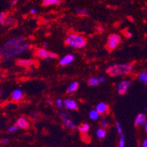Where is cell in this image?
Wrapping results in <instances>:
<instances>
[{
    "instance_id": "obj_12",
    "label": "cell",
    "mask_w": 147,
    "mask_h": 147,
    "mask_svg": "<svg viewBox=\"0 0 147 147\" xmlns=\"http://www.w3.org/2000/svg\"><path fill=\"white\" fill-rule=\"evenodd\" d=\"M16 125L19 128L27 129L30 126V123L24 117H19L16 121Z\"/></svg>"
},
{
    "instance_id": "obj_22",
    "label": "cell",
    "mask_w": 147,
    "mask_h": 147,
    "mask_svg": "<svg viewBox=\"0 0 147 147\" xmlns=\"http://www.w3.org/2000/svg\"><path fill=\"white\" fill-rule=\"evenodd\" d=\"M99 115H100V114L97 112L96 110H92L89 113V118H90V119H91V120L95 121L99 119Z\"/></svg>"
},
{
    "instance_id": "obj_20",
    "label": "cell",
    "mask_w": 147,
    "mask_h": 147,
    "mask_svg": "<svg viewBox=\"0 0 147 147\" xmlns=\"http://www.w3.org/2000/svg\"><path fill=\"white\" fill-rule=\"evenodd\" d=\"M99 83L100 82L99 81V79L96 78V77H90L88 80V84L90 86H98Z\"/></svg>"
},
{
    "instance_id": "obj_27",
    "label": "cell",
    "mask_w": 147,
    "mask_h": 147,
    "mask_svg": "<svg viewBox=\"0 0 147 147\" xmlns=\"http://www.w3.org/2000/svg\"><path fill=\"white\" fill-rule=\"evenodd\" d=\"M81 138H82V140H83L84 142H89L90 141V138H89L88 136L86 133L82 134Z\"/></svg>"
},
{
    "instance_id": "obj_8",
    "label": "cell",
    "mask_w": 147,
    "mask_h": 147,
    "mask_svg": "<svg viewBox=\"0 0 147 147\" xmlns=\"http://www.w3.org/2000/svg\"><path fill=\"white\" fill-rule=\"evenodd\" d=\"M63 105L67 110H77L78 109V105H77V102L71 99H65L63 102Z\"/></svg>"
},
{
    "instance_id": "obj_32",
    "label": "cell",
    "mask_w": 147,
    "mask_h": 147,
    "mask_svg": "<svg viewBox=\"0 0 147 147\" xmlns=\"http://www.w3.org/2000/svg\"><path fill=\"white\" fill-rule=\"evenodd\" d=\"M124 36L126 37V38H131V37L132 36V34L130 32L127 31V30H126L125 32H124Z\"/></svg>"
},
{
    "instance_id": "obj_42",
    "label": "cell",
    "mask_w": 147,
    "mask_h": 147,
    "mask_svg": "<svg viewBox=\"0 0 147 147\" xmlns=\"http://www.w3.org/2000/svg\"><path fill=\"white\" fill-rule=\"evenodd\" d=\"M144 131H145L147 135V121L146 122L145 124H144Z\"/></svg>"
},
{
    "instance_id": "obj_29",
    "label": "cell",
    "mask_w": 147,
    "mask_h": 147,
    "mask_svg": "<svg viewBox=\"0 0 147 147\" xmlns=\"http://www.w3.org/2000/svg\"><path fill=\"white\" fill-rule=\"evenodd\" d=\"M18 128H19V127H18V125L11 126V127H9V128L7 129V131H8V132H15V131H16Z\"/></svg>"
},
{
    "instance_id": "obj_16",
    "label": "cell",
    "mask_w": 147,
    "mask_h": 147,
    "mask_svg": "<svg viewBox=\"0 0 147 147\" xmlns=\"http://www.w3.org/2000/svg\"><path fill=\"white\" fill-rule=\"evenodd\" d=\"M138 80L140 82L145 84L147 85V71H142L138 74Z\"/></svg>"
},
{
    "instance_id": "obj_26",
    "label": "cell",
    "mask_w": 147,
    "mask_h": 147,
    "mask_svg": "<svg viewBox=\"0 0 147 147\" xmlns=\"http://www.w3.org/2000/svg\"><path fill=\"white\" fill-rule=\"evenodd\" d=\"M118 147H125V136L122 135L120 136V140H119Z\"/></svg>"
},
{
    "instance_id": "obj_40",
    "label": "cell",
    "mask_w": 147,
    "mask_h": 147,
    "mask_svg": "<svg viewBox=\"0 0 147 147\" xmlns=\"http://www.w3.org/2000/svg\"><path fill=\"white\" fill-rule=\"evenodd\" d=\"M43 46H44V48L46 49V48H47V47H49V44L47 41H45V42H44V43H43Z\"/></svg>"
},
{
    "instance_id": "obj_11",
    "label": "cell",
    "mask_w": 147,
    "mask_h": 147,
    "mask_svg": "<svg viewBox=\"0 0 147 147\" xmlns=\"http://www.w3.org/2000/svg\"><path fill=\"white\" fill-rule=\"evenodd\" d=\"M16 63L19 66L23 67H30L35 63L34 60H30V59H18Z\"/></svg>"
},
{
    "instance_id": "obj_15",
    "label": "cell",
    "mask_w": 147,
    "mask_h": 147,
    "mask_svg": "<svg viewBox=\"0 0 147 147\" xmlns=\"http://www.w3.org/2000/svg\"><path fill=\"white\" fill-rule=\"evenodd\" d=\"M12 98L15 101H18L23 98V92L20 89H16L12 94Z\"/></svg>"
},
{
    "instance_id": "obj_14",
    "label": "cell",
    "mask_w": 147,
    "mask_h": 147,
    "mask_svg": "<svg viewBox=\"0 0 147 147\" xmlns=\"http://www.w3.org/2000/svg\"><path fill=\"white\" fill-rule=\"evenodd\" d=\"M63 124L64 127H66L67 129H69L70 130H74L76 129L75 124L70 119H63Z\"/></svg>"
},
{
    "instance_id": "obj_1",
    "label": "cell",
    "mask_w": 147,
    "mask_h": 147,
    "mask_svg": "<svg viewBox=\"0 0 147 147\" xmlns=\"http://www.w3.org/2000/svg\"><path fill=\"white\" fill-rule=\"evenodd\" d=\"M25 37H16L10 38L0 49V55L3 57L4 61H7L14 56L27 52L30 49V44L25 43Z\"/></svg>"
},
{
    "instance_id": "obj_18",
    "label": "cell",
    "mask_w": 147,
    "mask_h": 147,
    "mask_svg": "<svg viewBox=\"0 0 147 147\" xmlns=\"http://www.w3.org/2000/svg\"><path fill=\"white\" fill-rule=\"evenodd\" d=\"M61 3V0H43L42 5L44 6H51V5H58Z\"/></svg>"
},
{
    "instance_id": "obj_13",
    "label": "cell",
    "mask_w": 147,
    "mask_h": 147,
    "mask_svg": "<svg viewBox=\"0 0 147 147\" xmlns=\"http://www.w3.org/2000/svg\"><path fill=\"white\" fill-rule=\"evenodd\" d=\"M79 86H80L79 82H71V83L69 84V86L67 87L66 93L68 94H74V93H75V92L78 90Z\"/></svg>"
},
{
    "instance_id": "obj_30",
    "label": "cell",
    "mask_w": 147,
    "mask_h": 147,
    "mask_svg": "<svg viewBox=\"0 0 147 147\" xmlns=\"http://www.w3.org/2000/svg\"><path fill=\"white\" fill-rule=\"evenodd\" d=\"M100 124H101V126H102V128H104V129H105L106 127H107V126H108V124H107V121H106L105 119H102V120L101 121Z\"/></svg>"
},
{
    "instance_id": "obj_44",
    "label": "cell",
    "mask_w": 147,
    "mask_h": 147,
    "mask_svg": "<svg viewBox=\"0 0 147 147\" xmlns=\"http://www.w3.org/2000/svg\"><path fill=\"white\" fill-rule=\"evenodd\" d=\"M146 111L147 112V106H146Z\"/></svg>"
},
{
    "instance_id": "obj_6",
    "label": "cell",
    "mask_w": 147,
    "mask_h": 147,
    "mask_svg": "<svg viewBox=\"0 0 147 147\" xmlns=\"http://www.w3.org/2000/svg\"><path fill=\"white\" fill-rule=\"evenodd\" d=\"M131 82L129 80H124L120 82L118 85V93L120 95H124L127 94L129 88L130 87Z\"/></svg>"
},
{
    "instance_id": "obj_5",
    "label": "cell",
    "mask_w": 147,
    "mask_h": 147,
    "mask_svg": "<svg viewBox=\"0 0 147 147\" xmlns=\"http://www.w3.org/2000/svg\"><path fill=\"white\" fill-rule=\"evenodd\" d=\"M35 55L39 58L47 60V59H56L58 55L56 53L49 52L45 48H37L35 50Z\"/></svg>"
},
{
    "instance_id": "obj_7",
    "label": "cell",
    "mask_w": 147,
    "mask_h": 147,
    "mask_svg": "<svg viewBox=\"0 0 147 147\" xmlns=\"http://www.w3.org/2000/svg\"><path fill=\"white\" fill-rule=\"evenodd\" d=\"M147 121V118L146 115L145 113H140L138 114L137 116L135 119L134 121V125L136 126V127H140L141 126L144 125L146 122Z\"/></svg>"
},
{
    "instance_id": "obj_28",
    "label": "cell",
    "mask_w": 147,
    "mask_h": 147,
    "mask_svg": "<svg viewBox=\"0 0 147 147\" xmlns=\"http://www.w3.org/2000/svg\"><path fill=\"white\" fill-rule=\"evenodd\" d=\"M55 103H56V105H57V107H59V108L62 107L63 105V100L61 99H60V98L56 100Z\"/></svg>"
},
{
    "instance_id": "obj_25",
    "label": "cell",
    "mask_w": 147,
    "mask_h": 147,
    "mask_svg": "<svg viewBox=\"0 0 147 147\" xmlns=\"http://www.w3.org/2000/svg\"><path fill=\"white\" fill-rule=\"evenodd\" d=\"M115 127H116V129H117V132L119 134V136L124 135V132H123V129L121 127V124L119 123V121H116V123H115Z\"/></svg>"
},
{
    "instance_id": "obj_23",
    "label": "cell",
    "mask_w": 147,
    "mask_h": 147,
    "mask_svg": "<svg viewBox=\"0 0 147 147\" xmlns=\"http://www.w3.org/2000/svg\"><path fill=\"white\" fill-rule=\"evenodd\" d=\"M16 20L13 18H6L4 21H2L0 24L1 25H8V24H11L13 23H15Z\"/></svg>"
},
{
    "instance_id": "obj_39",
    "label": "cell",
    "mask_w": 147,
    "mask_h": 147,
    "mask_svg": "<svg viewBox=\"0 0 147 147\" xmlns=\"http://www.w3.org/2000/svg\"><path fill=\"white\" fill-rule=\"evenodd\" d=\"M98 79H99V82H104L105 81V78L104 77H102V76H101V77H99Z\"/></svg>"
},
{
    "instance_id": "obj_43",
    "label": "cell",
    "mask_w": 147,
    "mask_h": 147,
    "mask_svg": "<svg viewBox=\"0 0 147 147\" xmlns=\"http://www.w3.org/2000/svg\"><path fill=\"white\" fill-rule=\"evenodd\" d=\"M50 19H47V20H45V22L46 23H49V22H50Z\"/></svg>"
},
{
    "instance_id": "obj_41",
    "label": "cell",
    "mask_w": 147,
    "mask_h": 147,
    "mask_svg": "<svg viewBox=\"0 0 147 147\" xmlns=\"http://www.w3.org/2000/svg\"><path fill=\"white\" fill-rule=\"evenodd\" d=\"M46 103L48 104V105H51L52 104V100L49 99H46Z\"/></svg>"
},
{
    "instance_id": "obj_45",
    "label": "cell",
    "mask_w": 147,
    "mask_h": 147,
    "mask_svg": "<svg viewBox=\"0 0 147 147\" xmlns=\"http://www.w3.org/2000/svg\"><path fill=\"white\" fill-rule=\"evenodd\" d=\"M0 91H1V89H0Z\"/></svg>"
},
{
    "instance_id": "obj_19",
    "label": "cell",
    "mask_w": 147,
    "mask_h": 147,
    "mask_svg": "<svg viewBox=\"0 0 147 147\" xmlns=\"http://www.w3.org/2000/svg\"><path fill=\"white\" fill-rule=\"evenodd\" d=\"M96 137L99 139H103L107 136V132H106L105 129L99 128L96 130Z\"/></svg>"
},
{
    "instance_id": "obj_37",
    "label": "cell",
    "mask_w": 147,
    "mask_h": 147,
    "mask_svg": "<svg viewBox=\"0 0 147 147\" xmlns=\"http://www.w3.org/2000/svg\"><path fill=\"white\" fill-rule=\"evenodd\" d=\"M30 13H31V14L35 15V14L37 13V9L35 8V7H33V8L31 9V10H30Z\"/></svg>"
},
{
    "instance_id": "obj_31",
    "label": "cell",
    "mask_w": 147,
    "mask_h": 147,
    "mask_svg": "<svg viewBox=\"0 0 147 147\" xmlns=\"http://www.w3.org/2000/svg\"><path fill=\"white\" fill-rule=\"evenodd\" d=\"M7 18V13H0V23Z\"/></svg>"
},
{
    "instance_id": "obj_2",
    "label": "cell",
    "mask_w": 147,
    "mask_h": 147,
    "mask_svg": "<svg viewBox=\"0 0 147 147\" xmlns=\"http://www.w3.org/2000/svg\"><path fill=\"white\" fill-rule=\"evenodd\" d=\"M133 70L134 65L132 63H118L107 67L106 72L110 77H117L129 74Z\"/></svg>"
},
{
    "instance_id": "obj_24",
    "label": "cell",
    "mask_w": 147,
    "mask_h": 147,
    "mask_svg": "<svg viewBox=\"0 0 147 147\" xmlns=\"http://www.w3.org/2000/svg\"><path fill=\"white\" fill-rule=\"evenodd\" d=\"M60 117L63 118V119H71V116H70V114L69 113V112H67L66 110H61L60 113Z\"/></svg>"
},
{
    "instance_id": "obj_9",
    "label": "cell",
    "mask_w": 147,
    "mask_h": 147,
    "mask_svg": "<svg viewBox=\"0 0 147 147\" xmlns=\"http://www.w3.org/2000/svg\"><path fill=\"white\" fill-rule=\"evenodd\" d=\"M74 60V56L71 54H69V55H66L63 58L60 59V61H59V64L61 66H66V65L71 63Z\"/></svg>"
},
{
    "instance_id": "obj_10",
    "label": "cell",
    "mask_w": 147,
    "mask_h": 147,
    "mask_svg": "<svg viewBox=\"0 0 147 147\" xmlns=\"http://www.w3.org/2000/svg\"><path fill=\"white\" fill-rule=\"evenodd\" d=\"M96 110L99 114L105 115L109 112V106L107 105V104L105 103V102H100L96 105Z\"/></svg>"
},
{
    "instance_id": "obj_36",
    "label": "cell",
    "mask_w": 147,
    "mask_h": 147,
    "mask_svg": "<svg viewBox=\"0 0 147 147\" xmlns=\"http://www.w3.org/2000/svg\"><path fill=\"white\" fill-rule=\"evenodd\" d=\"M104 28L103 27H98V28H97V32H99V33H102V32H104Z\"/></svg>"
},
{
    "instance_id": "obj_3",
    "label": "cell",
    "mask_w": 147,
    "mask_h": 147,
    "mask_svg": "<svg viewBox=\"0 0 147 147\" xmlns=\"http://www.w3.org/2000/svg\"><path fill=\"white\" fill-rule=\"evenodd\" d=\"M65 44L74 49H82L87 44V39L78 33L69 34L65 39Z\"/></svg>"
},
{
    "instance_id": "obj_35",
    "label": "cell",
    "mask_w": 147,
    "mask_h": 147,
    "mask_svg": "<svg viewBox=\"0 0 147 147\" xmlns=\"http://www.w3.org/2000/svg\"><path fill=\"white\" fill-rule=\"evenodd\" d=\"M17 2H18V0H13V1L10 3V7H13V6H15V5H16Z\"/></svg>"
},
{
    "instance_id": "obj_34",
    "label": "cell",
    "mask_w": 147,
    "mask_h": 147,
    "mask_svg": "<svg viewBox=\"0 0 147 147\" xmlns=\"http://www.w3.org/2000/svg\"><path fill=\"white\" fill-rule=\"evenodd\" d=\"M141 147H147V138H145L143 140L142 144H141Z\"/></svg>"
},
{
    "instance_id": "obj_4",
    "label": "cell",
    "mask_w": 147,
    "mask_h": 147,
    "mask_svg": "<svg viewBox=\"0 0 147 147\" xmlns=\"http://www.w3.org/2000/svg\"><path fill=\"white\" fill-rule=\"evenodd\" d=\"M121 42V38L118 34H110L107 37V49L110 52H112L114 49L117 48L119 44Z\"/></svg>"
},
{
    "instance_id": "obj_38",
    "label": "cell",
    "mask_w": 147,
    "mask_h": 147,
    "mask_svg": "<svg viewBox=\"0 0 147 147\" xmlns=\"http://www.w3.org/2000/svg\"><path fill=\"white\" fill-rule=\"evenodd\" d=\"M32 117L34 119H38V117H39V115H38V114L36 113H34L32 114Z\"/></svg>"
},
{
    "instance_id": "obj_17",
    "label": "cell",
    "mask_w": 147,
    "mask_h": 147,
    "mask_svg": "<svg viewBox=\"0 0 147 147\" xmlns=\"http://www.w3.org/2000/svg\"><path fill=\"white\" fill-rule=\"evenodd\" d=\"M77 129L81 134L86 133V132H88V130L90 129V125L87 123H83V124H81L77 127Z\"/></svg>"
},
{
    "instance_id": "obj_21",
    "label": "cell",
    "mask_w": 147,
    "mask_h": 147,
    "mask_svg": "<svg viewBox=\"0 0 147 147\" xmlns=\"http://www.w3.org/2000/svg\"><path fill=\"white\" fill-rule=\"evenodd\" d=\"M75 13L78 16H85L88 15V10L85 8H82V7H77L75 9Z\"/></svg>"
},
{
    "instance_id": "obj_33",
    "label": "cell",
    "mask_w": 147,
    "mask_h": 147,
    "mask_svg": "<svg viewBox=\"0 0 147 147\" xmlns=\"http://www.w3.org/2000/svg\"><path fill=\"white\" fill-rule=\"evenodd\" d=\"M9 139L7 138H3L1 140V141H0V143L2 144H4V145H6V144H9Z\"/></svg>"
}]
</instances>
